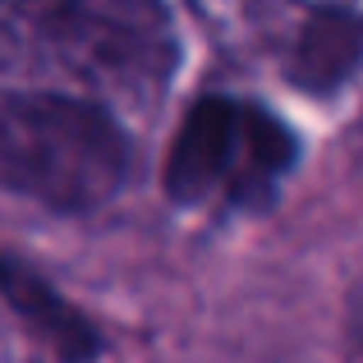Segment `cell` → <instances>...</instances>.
Segmentation results:
<instances>
[{
	"instance_id": "cell-1",
	"label": "cell",
	"mask_w": 363,
	"mask_h": 363,
	"mask_svg": "<svg viewBox=\"0 0 363 363\" xmlns=\"http://www.w3.org/2000/svg\"><path fill=\"white\" fill-rule=\"evenodd\" d=\"M0 65L106 97H157L179 65L166 0H0Z\"/></svg>"
},
{
	"instance_id": "cell-2",
	"label": "cell",
	"mask_w": 363,
	"mask_h": 363,
	"mask_svg": "<svg viewBox=\"0 0 363 363\" xmlns=\"http://www.w3.org/2000/svg\"><path fill=\"white\" fill-rule=\"evenodd\" d=\"M133 143L97 97L23 88L0 97V189L55 216H92L124 194Z\"/></svg>"
},
{
	"instance_id": "cell-3",
	"label": "cell",
	"mask_w": 363,
	"mask_h": 363,
	"mask_svg": "<svg viewBox=\"0 0 363 363\" xmlns=\"http://www.w3.org/2000/svg\"><path fill=\"white\" fill-rule=\"evenodd\" d=\"M299 133L267 101L203 92L184 111L161 161V189L175 207L267 212L299 166Z\"/></svg>"
},
{
	"instance_id": "cell-4",
	"label": "cell",
	"mask_w": 363,
	"mask_h": 363,
	"mask_svg": "<svg viewBox=\"0 0 363 363\" xmlns=\"http://www.w3.org/2000/svg\"><path fill=\"white\" fill-rule=\"evenodd\" d=\"M363 69V9L350 0H313L285 46V83L308 101H336Z\"/></svg>"
},
{
	"instance_id": "cell-5",
	"label": "cell",
	"mask_w": 363,
	"mask_h": 363,
	"mask_svg": "<svg viewBox=\"0 0 363 363\" xmlns=\"http://www.w3.org/2000/svg\"><path fill=\"white\" fill-rule=\"evenodd\" d=\"M0 303L14 313L18 327L55 363H101L106 359V336H101L97 322L74 299H65L46 272H37L33 262H23L14 253H0Z\"/></svg>"
}]
</instances>
